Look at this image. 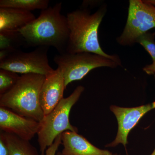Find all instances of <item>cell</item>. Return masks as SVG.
<instances>
[{
	"instance_id": "6da1fadb",
	"label": "cell",
	"mask_w": 155,
	"mask_h": 155,
	"mask_svg": "<svg viewBox=\"0 0 155 155\" xmlns=\"http://www.w3.org/2000/svg\"><path fill=\"white\" fill-rule=\"evenodd\" d=\"M107 11V5H104L93 14L89 9L81 8L67 14L69 34L66 53H94L122 64L119 56L108 54L100 45L99 29Z\"/></svg>"
},
{
	"instance_id": "7a4b0ae2",
	"label": "cell",
	"mask_w": 155,
	"mask_h": 155,
	"mask_svg": "<svg viewBox=\"0 0 155 155\" xmlns=\"http://www.w3.org/2000/svg\"><path fill=\"white\" fill-rule=\"evenodd\" d=\"M62 7L59 2L42 10L38 18L18 30L25 40V47H52L59 54L66 53L69 31Z\"/></svg>"
},
{
	"instance_id": "3957f363",
	"label": "cell",
	"mask_w": 155,
	"mask_h": 155,
	"mask_svg": "<svg viewBox=\"0 0 155 155\" xmlns=\"http://www.w3.org/2000/svg\"><path fill=\"white\" fill-rule=\"evenodd\" d=\"M44 75L27 74L20 76L9 91L0 95V107L40 122L45 114L39 101Z\"/></svg>"
},
{
	"instance_id": "277c9868",
	"label": "cell",
	"mask_w": 155,
	"mask_h": 155,
	"mask_svg": "<svg viewBox=\"0 0 155 155\" xmlns=\"http://www.w3.org/2000/svg\"><path fill=\"white\" fill-rule=\"evenodd\" d=\"M84 87L79 85L69 97L64 98L51 113L45 115L39 122L38 141L41 154L54 143L57 137L67 130L78 132L77 127L71 125L69 114L84 91Z\"/></svg>"
},
{
	"instance_id": "5b68a950",
	"label": "cell",
	"mask_w": 155,
	"mask_h": 155,
	"mask_svg": "<svg viewBox=\"0 0 155 155\" xmlns=\"http://www.w3.org/2000/svg\"><path fill=\"white\" fill-rule=\"evenodd\" d=\"M53 60L63 73L66 87L72 81L82 79L93 69L122 66L110 58L89 52L58 54Z\"/></svg>"
},
{
	"instance_id": "8992f818",
	"label": "cell",
	"mask_w": 155,
	"mask_h": 155,
	"mask_svg": "<svg viewBox=\"0 0 155 155\" xmlns=\"http://www.w3.org/2000/svg\"><path fill=\"white\" fill-rule=\"evenodd\" d=\"M155 28V7L146 0H130L126 24L116 41L123 46H132L140 35Z\"/></svg>"
},
{
	"instance_id": "52a82bcc",
	"label": "cell",
	"mask_w": 155,
	"mask_h": 155,
	"mask_svg": "<svg viewBox=\"0 0 155 155\" xmlns=\"http://www.w3.org/2000/svg\"><path fill=\"white\" fill-rule=\"evenodd\" d=\"M49 49L48 47H39L29 52L17 50L0 60V69L22 75L35 74L48 76L55 70L49 64Z\"/></svg>"
},
{
	"instance_id": "ba28073f",
	"label": "cell",
	"mask_w": 155,
	"mask_h": 155,
	"mask_svg": "<svg viewBox=\"0 0 155 155\" xmlns=\"http://www.w3.org/2000/svg\"><path fill=\"white\" fill-rule=\"evenodd\" d=\"M110 110L116 116L118 122V128L116 138L114 141L106 145L107 147H114L122 144L125 149L128 143V134L140 119L150 111L153 110L151 104L134 107H123L111 105Z\"/></svg>"
},
{
	"instance_id": "9c48e42d",
	"label": "cell",
	"mask_w": 155,
	"mask_h": 155,
	"mask_svg": "<svg viewBox=\"0 0 155 155\" xmlns=\"http://www.w3.org/2000/svg\"><path fill=\"white\" fill-rule=\"evenodd\" d=\"M39 122L0 107V129L2 131L30 141L38 132Z\"/></svg>"
},
{
	"instance_id": "30bf717a",
	"label": "cell",
	"mask_w": 155,
	"mask_h": 155,
	"mask_svg": "<svg viewBox=\"0 0 155 155\" xmlns=\"http://www.w3.org/2000/svg\"><path fill=\"white\" fill-rule=\"evenodd\" d=\"M66 88L64 75L58 67L45 76L39 96L40 104L45 116L51 113L64 98Z\"/></svg>"
},
{
	"instance_id": "8fae6325",
	"label": "cell",
	"mask_w": 155,
	"mask_h": 155,
	"mask_svg": "<svg viewBox=\"0 0 155 155\" xmlns=\"http://www.w3.org/2000/svg\"><path fill=\"white\" fill-rule=\"evenodd\" d=\"M64 148L62 155H113L108 150H102L91 143L77 132L67 130L61 134Z\"/></svg>"
},
{
	"instance_id": "7c38bea8",
	"label": "cell",
	"mask_w": 155,
	"mask_h": 155,
	"mask_svg": "<svg viewBox=\"0 0 155 155\" xmlns=\"http://www.w3.org/2000/svg\"><path fill=\"white\" fill-rule=\"evenodd\" d=\"M36 19L30 11L9 8H0V32L18 30Z\"/></svg>"
},
{
	"instance_id": "4fadbf2b",
	"label": "cell",
	"mask_w": 155,
	"mask_h": 155,
	"mask_svg": "<svg viewBox=\"0 0 155 155\" xmlns=\"http://www.w3.org/2000/svg\"><path fill=\"white\" fill-rule=\"evenodd\" d=\"M24 38L19 31H7L0 32V60L11 53L25 46Z\"/></svg>"
},
{
	"instance_id": "5bb4252c",
	"label": "cell",
	"mask_w": 155,
	"mask_h": 155,
	"mask_svg": "<svg viewBox=\"0 0 155 155\" xmlns=\"http://www.w3.org/2000/svg\"><path fill=\"white\" fill-rule=\"evenodd\" d=\"M5 142L9 155H40L36 148L29 141L11 134L1 132Z\"/></svg>"
},
{
	"instance_id": "9a60e30c",
	"label": "cell",
	"mask_w": 155,
	"mask_h": 155,
	"mask_svg": "<svg viewBox=\"0 0 155 155\" xmlns=\"http://www.w3.org/2000/svg\"><path fill=\"white\" fill-rule=\"evenodd\" d=\"M48 0H1L0 8H14L31 11L45 10L48 8Z\"/></svg>"
},
{
	"instance_id": "2e32d148",
	"label": "cell",
	"mask_w": 155,
	"mask_h": 155,
	"mask_svg": "<svg viewBox=\"0 0 155 155\" xmlns=\"http://www.w3.org/2000/svg\"><path fill=\"white\" fill-rule=\"evenodd\" d=\"M20 77L15 72L0 69V95L9 91L17 83Z\"/></svg>"
},
{
	"instance_id": "e0dca14e",
	"label": "cell",
	"mask_w": 155,
	"mask_h": 155,
	"mask_svg": "<svg viewBox=\"0 0 155 155\" xmlns=\"http://www.w3.org/2000/svg\"><path fill=\"white\" fill-rule=\"evenodd\" d=\"M136 43L139 44L143 47L149 54L152 59L155 61V32L147 31L140 35L137 38Z\"/></svg>"
},
{
	"instance_id": "ac0fdd59",
	"label": "cell",
	"mask_w": 155,
	"mask_h": 155,
	"mask_svg": "<svg viewBox=\"0 0 155 155\" xmlns=\"http://www.w3.org/2000/svg\"><path fill=\"white\" fill-rule=\"evenodd\" d=\"M61 144H62L61 134L58 136L54 141V143L46 150L45 153L41 154V155H56L58 148Z\"/></svg>"
},
{
	"instance_id": "d6986e66",
	"label": "cell",
	"mask_w": 155,
	"mask_h": 155,
	"mask_svg": "<svg viewBox=\"0 0 155 155\" xmlns=\"http://www.w3.org/2000/svg\"><path fill=\"white\" fill-rule=\"evenodd\" d=\"M0 155H9V151L2 136L0 134Z\"/></svg>"
},
{
	"instance_id": "ffe728a7",
	"label": "cell",
	"mask_w": 155,
	"mask_h": 155,
	"mask_svg": "<svg viewBox=\"0 0 155 155\" xmlns=\"http://www.w3.org/2000/svg\"><path fill=\"white\" fill-rule=\"evenodd\" d=\"M143 69L147 75H153L155 78V61H153L152 64L145 66Z\"/></svg>"
},
{
	"instance_id": "44dd1931",
	"label": "cell",
	"mask_w": 155,
	"mask_h": 155,
	"mask_svg": "<svg viewBox=\"0 0 155 155\" xmlns=\"http://www.w3.org/2000/svg\"><path fill=\"white\" fill-rule=\"evenodd\" d=\"M98 1H84L81 5V8L87 9L88 7L94 8L99 5Z\"/></svg>"
},
{
	"instance_id": "7402d4cb",
	"label": "cell",
	"mask_w": 155,
	"mask_h": 155,
	"mask_svg": "<svg viewBox=\"0 0 155 155\" xmlns=\"http://www.w3.org/2000/svg\"><path fill=\"white\" fill-rule=\"evenodd\" d=\"M146 1L155 7V0H146Z\"/></svg>"
},
{
	"instance_id": "603a6c76",
	"label": "cell",
	"mask_w": 155,
	"mask_h": 155,
	"mask_svg": "<svg viewBox=\"0 0 155 155\" xmlns=\"http://www.w3.org/2000/svg\"><path fill=\"white\" fill-rule=\"evenodd\" d=\"M152 105V107L153 109H155V101L153 102L152 103H151Z\"/></svg>"
},
{
	"instance_id": "cb8c5ba5",
	"label": "cell",
	"mask_w": 155,
	"mask_h": 155,
	"mask_svg": "<svg viewBox=\"0 0 155 155\" xmlns=\"http://www.w3.org/2000/svg\"><path fill=\"white\" fill-rule=\"evenodd\" d=\"M62 155V154H61V152H58V153H57V155ZM113 155H120L119 154H113Z\"/></svg>"
},
{
	"instance_id": "d4e9b609",
	"label": "cell",
	"mask_w": 155,
	"mask_h": 155,
	"mask_svg": "<svg viewBox=\"0 0 155 155\" xmlns=\"http://www.w3.org/2000/svg\"><path fill=\"white\" fill-rule=\"evenodd\" d=\"M150 155H155V146L154 149L152 153Z\"/></svg>"
}]
</instances>
